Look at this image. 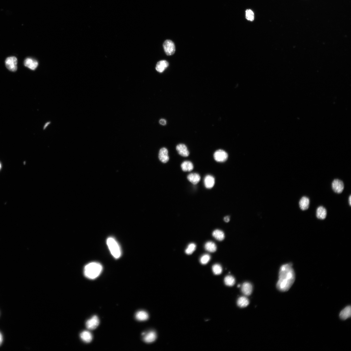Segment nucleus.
<instances>
[{"label":"nucleus","instance_id":"ddd939ff","mask_svg":"<svg viewBox=\"0 0 351 351\" xmlns=\"http://www.w3.org/2000/svg\"><path fill=\"white\" fill-rule=\"evenodd\" d=\"M159 159L161 162L164 163H166L169 161L168 151L167 148H163L160 150L159 154Z\"/></svg>","mask_w":351,"mask_h":351},{"label":"nucleus","instance_id":"412c9836","mask_svg":"<svg viewBox=\"0 0 351 351\" xmlns=\"http://www.w3.org/2000/svg\"><path fill=\"white\" fill-rule=\"evenodd\" d=\"M148 313L144 311H140L136 314V319L140 321H143L147 320L149 318Z\"/></svg>","mask_w":351,"mask_h":351},{"label":"nucleus","instance_id":"4468645a","mask_svg":"<svg viewBox=\"0 0 351 351\" xmlns=\"http://www.w3.org/2000/svg\"><path fill=\"white\" fill-rule=\"evenodd\" d=\"M204 183L207 188L211 189L214 185L215 179L212 175H208L204 179Z\"/></svg>","mask_w":351,"mask_h":351},{"label":"nucleus","instance_id":"4be33fe9","mask_svg":"<svg viewBox=\"0 0 351 351\" xmlns=\"http://www.w3.org/2000/svg\"><path fill=\"white\" fill-rule=\"evenodd\" d=\"M182 170L185 172L191 171L194 168V166L192 163L189 161H185L183 162L181 165Z\"/></svg>","mask_w":351,"mask_h":351},{"label":"nucleus","instance_id":"a211bd4d","mask_svg":"<svg viewBox=\"0 0 351 351\" xmlns=\"http://www.w3.org/2000/svg\"><path fill=\"white\" fill-rule=\"evenodd\" d=\"M187 179L192 184L196 185L200 182L201 177L200 175L196 173H192L187 176Z\"/></svg>","mask_w":351,"mask_h":351},{"label":"nucleus","instance_id":"c85d7f7f","mask_svg":"<svg viewBox=\"0 0 351 351\" xmlns=\"http://www.w3.org/2000/svg\"><path fill=\"white\" fill-rule=\"evenodd\" d=\"M211 259L210 256L208 254L203 255L200 259V262L202 265H206L210 261Z\"/></svg>","mask_w":351,"mask_h":351},{"label":"nucleus","instance_id":"e433bc0d","mask_svg":"<svg viewBox=\"0 0 351 351\" xmlns=\"http://www.w3.org/2000/svg\"><path fill=\"white\" fill-rule=\"evenodd\" d=\"M237 287H238V288H240V284H238V286H237Z\"/></svg>","mask_w":351,"mask_h":351},{"label":"nucleus","instance_id":"f03ea898","mask_svg":"<svg viewBox=\"0 0 351 351\" xmlns=\"http://www.w3.org/2000/svg\"><path fill=\"white\" fill-rule=\"evenodd\" d=\"M103 270V267L100 263L92 262L87 265L84 268L85 276L87 278L95 279L100 275Z\"/></svg>","mask_w":351,"mask_h":351},{"label":"nucleus","instance_id":"9d476101","mask_svg":"<svg viewBox=\"0 0 351 351\" xmlns=\"http://www.w3.org/2000/svg\"><path fill=\"white\" fill-rule=\"evenodd\" d=\"M24 64L25 66L33 70L36 69L38 64L37 61L30 58H26Z\"/></svg>","mask_w":351,"mask_h":351},{"label":"nucleus","instance_id":"9b49d317","mask_svg":"<svg viewBox=\"0 0 351 351\" xmlns=\"http://www.w3.org/2000/svg\"><path fill=\"white\" fill-rule=\"evenodd\" d=\"M241 290L242 293L245 296H250L252 292V285L250 283L245 282L242 286Z\"/></svg>","mask_w":351,"mask_h":351},{"label":"nucleus","instance_id":"2f4dec72","mask_svg":"<svg viewBox=\"0 0 351 351\" xmlns=\"http://www.w3.org/2000/svg\"><path fill=\"white\" fill-rule=\"evenodd\" d=\"M224 221L226 222H229L230 220V216H226L224 219Z\"/></svg>","mask_w":351,"mask_h":351},{"label":"nucleus","instance_id":"a878e982","mask_svg":"<svg viewBox=\"0 0 351 351\" xmlns=\"http://www.w3.org/2000/svg\"><path fill=\"white\" fill-rule=\"evenodd\" d=\"M225 284L227 286H232L235 284L236 280L235 278L232 276H227L224 279Z\"/></svg>","mask_w":351,"mask_h":351},{"label":"nucleus","instance_id":"7ed1b4c3","mask_svg":"<svg viewBox=\"0 0 351 351\" xmlns=\"http://www.w3.org/2000/svg\"><path fill=\"white\" fill-rule=\"evenodd\" d=\"M107 244L111 254L115 259L119 258L121 255V249L115 239L113 237H109L107 240Z\"/></svg>","mask_w":351,"mask_h":351},{"label":"nucleus","instance_id":"c756f323","mask_svg":"<svg viewBox=\"0 0 351 351\" xmlns=\"http://www.w3.org/2000/svg\"><path fill=\"white\" fill-rule=\"evenodd\" d=\"M246 18L249 21H253L254 18L253 11L250 10H248L246 11Z\"/></svg>","mask_w":351,"mask_h":351},{"label":"nucleus","instance_id":"cd10ccee","mask_svg":"<svg viewBox=\"0 0 351 351\" xmlns=\"http://www.w3.org/2000/svg\"><path fill=\"white\" fill-rule=\"evenodd\" d=\"M212 270L214 274L216 275H219L221 274L222 271L221 266L218 264H215L213 266Z\"/></svg>","mask_w":351,"mask_h":351},{"label":"nucleus","instance_id":"f3484780","mask_svg":"<svg viewBox=\"0 0 351 351\" xmlns=\"http://www.w3.org/2000/svg\"><path fill=\"white\" fill-rule=\"evenodd\" d=\"M327 213V210L323 206H321L317 208L316 215L318 219L324 220L326 217Z\"/></svg>","mask_w":351,"mask_h":351},{"label":"nucleus","instance_id":"2eb2a0df","mask_svg":"<svg viewBox=\"0 0 351 351\" xmlns=\"http://www.w3.org/2000/svg\"><path fill=\"white\" fill-rule=\"evenodd\" d=\"M309 198L306 196H303L301 198L299 201V206L302 210H306L309 208Z\"/></svg>","mask_w":351,"mask_h":351},{"label":"nucleus","instance_id":"6ab92c4d","mask_svg":"<svg viewBox=\"0 0 351 351\" xmlns=\"http://www.w3.org/2000/svg\"><path fill=\"white\" fill-rule=\"evenodd\" d=\"M351 308L350 306H348L344 309L340 313L339 316L343 320H345L351 317Z\"/></svg>","mask_w":351,"mask_h":351},{"label":"nucleus","instance_id":"393cba45","mask_svg":"<svg viewBox=\"0 0 351 351\" xmlns=\"http://www.w3.org/2000/svg\"><path fill=\"white\" fill-rule=\"evenodd\" d=\"M204 247L207 251L210 252H214L216 250V244L215 243L212 241H208L205 244Z\"/></svg>","mask_w":351,"mask_h":351},{"label":"nucleus","instance_id":"5701e85b","mask_svg":"<svg viewBox=\"0 0 351 351\" xmlns=\"http://www.w3.org/2000/svg\"><path fill=\"white\" fill-rule=\"evenodd\" d=\"M249 303L248 298L245 297H240L237 301L238 306L240 308H244L248 306Z\"/></svg>","mask_w":351,"mask_h":351},{"label":"nucleus","instance_id":"473e14b6","mask_svg":"<svg viewBox=\"0 0 351 351\" xmlns=\"http://www.w3.org/2000/svg\"><path fill=\"white\" fill-rule=\"evenodd\" d=\"M50 122H47L46 123L43 127V130H45V129L50 124Z\"/></svg>","mask_w":351,"mask_h":351},{"label":"nucleus","instance_id":"7c9ffc66","mask_svg":"<svg viewBox=\"0 0 351 351\" xmlns=\"http://www.w3.org/2000/svg\"><path fill=\"white\" fill-rule=\"evenodd\" d=\"M159 123L162 125H165L167 124V121L165 119H162L160 120Z\"/></svg>","mask_w":351,"mask_h":351},{"label":"nucleus","instance_id":"aec40b11","mask_svg":"<svg viewBox=\"0 0 351 351\" xmlns=\"http://www.w3.org/2000/svg\"><path fill=\"white\" fill-rule=\"evenodd\" d=\"M168 63L165 60L161 61L158 62L156 67V69L158 72L162 73L168 67Z\"/></svg>","mask_w":351,"mask_h":351},{"label":"nucleus","instance_id":"72a5a7b5","mask_svg":"<svg viewBox=\"0 0 351 351\" xmlns=\"http://www.w3.org/2000/svg\"><path fill=\"white\" fill-rule=\"evenodd\" d=\"M3 336H2V333L1 332H0V346H1V345L2 344V342H3Z\"/></svg>","mask_w":351,"mask_h":351},{"label":"nucleus","instance_id":"bb28decb","mask_svg":"<svg viewBox=\"0 0 351 351\" xmlns=\"http://www.w3.org/2000/svg\"><path fill=\"white\" fill-rule=\"evenodd\" d=\"M196 248V245L194 243H191L189 244L187 248L185 250V252L188 255L192 254L195 251Z\"/></svg>","mask_w":351,"mask_h":351},{"label":"nucleus","instance_id":"f704fd0d","mask_svg":"<svg viewBox=\"0 0 351 351\" xmlns=\"http://www.w3.org/2000/svg\"><path fill=\"white\" fill-rule=\"evenodd\" d=\"M349 204L350 206H351V195H350L349 196Z\"/></svg>","mask_w":351,"mask_h":351},{"label":"nucleus","instance_id":"c9c22d12","mask_svg":"<svg viewBox=\"0 0 351 351\" xmlns=\"http://www.w3.org/2000/svg\"><path fill=\"white\" fill-rule=\"evenodd\" d=\"M2 166L1 163H0V170L2 168Z\"/></svg>","mask_w":351,"mask_h":351},{"label":"nucleus","instance_id":"39448f33","mask_svg":"<svg viewBox=\"0 0 351 351\" xmlns=\"http://www.w3.org/2000/svg\"><path fill=\"white\" fill-rule=\"evenodd\" d=\"M163 47L167 55H173L175 51V46L173 42L169 40H166L163 44Z\"/></svg>","mask_w":351,"mask_h":351},{"label":"nucleus","instance_id":"f8f14e48","mask_svg":"<svg viewBox=\"0 0 351 351\" xmlns=\"http://www.w3.org/2000/svg\"><path fill=\"white\" fill-rule=\"evenodd\" d=\"M176 150L180 155L186 157L189 155V152L186 146L183 144H180L176 146Z\"/></svg>","mask_w":351,"mask_h":351},{"label":"nucleus","instance_id":"0eeeda50","mask_svg":"<svg viewBox=\"0 0 351 351\" xmlns=\"http://www.w3.org/2000/svg\"><path fill=\"white\" fill-rule=\"evenodd\" d=\"M99 323V320L96 316H94L86 323L87 328L90 330H95L97 328Z\"/></svg>","mask_w":351,"mask_h":351},{"label":"nucleus","instance_id":"f257e3e1","mask_svg":"<svg viewBox=\"0 0 351 351\" xmlns=\"http://www.w3.org/2000/svg\"><path fill=\"white\" fill-rule=\"evenodd\" d=\"M279 279L276 286L280 291H288L293 284L295 279V274L292 263L283 265L279 272Z\"/></svg>","mask_w":351,"mask_h":351},{"label":"nucleus","instance_id":"dca6fc26","mask_svg":"<svg viewBox=\"0 0 351 351\" xmlns=\"http://www.w3.org/2000/svg\"><path fill=\"white\" fill-rule=\"evenodd\" d=\"M82 341L86 343H90L92 340V335L89 331H85L82 332L80 335Z\"/></svg>","mask_w":351,"mask_h":351},{"label":"nucleus","instance_id":"b1692460","mask_svg":"<svg viewBox=\"0 0 351 351\" xmlns=\"http://www.w3.org/2000/svg\"><path fill=\"white\" fill-rule=\"evenodd\" d=\"M213 237L219 241H222L225 238L224 233L223 231L219 230H216L212 233Z\"/></svg>","mask_w":351,"mask_h":351},{"label":"nucleus","instance_id":"6e6552de","mask_svg":"<svg viewBox=\"0 0 351 351\" xmlns=\"http://www.w3.org/2000/svg\"><path fill=\"white\" fill-rule=\"evenodd\" d=\"M215 160L218 162H223L228 159V155L224 150H219L216 151L214 155Z\"/></svg>","mask_w":351,"mask_h":351},{"label":"nucleus","instance_id":"1a4fd4ad","mask_svg":"<svg viewBox=\"0 0 351 351\" xmlns=\"http://www.w3.org/2000/svg\"><path fill=\"white\" fill-rule=\"evenodd\" d=\"M143 341L148 343L153 342L156 340L157 338L156 333L153 331H150L147 333H143Z\"/></svg>","mask_w":351,"mask_h":351},{"label":"nucleus","instance_id":"423d86ee","mask_svg":"<svg viewBox=\"0 0 351 351\" xmlns=\"http://www.w3.org/2000/svg\"><path fill=\"white\" fill-rule=\"evenodd\" d=\"M332 189L337 194H341L344 188V185L343 181L339 179H335L332 184Z\"/></svg>","mask_w":351,"mask_h":351},{"label":"nucleus","instance_id":"20e7f679","mask_svg":"<svg viewBox=\"0 0 351 351\" xmlns=\"http://www.w3.org/2000/svg\"><path fill=\"white\" fill-rule=\"evenodd\" d=\"M5 65L10 71L12 72L16 71L17 69V58L14 56H11L7 58L5 62Z\"/></svg>","mask_w":351,"mask_h":351}]
</instances>
